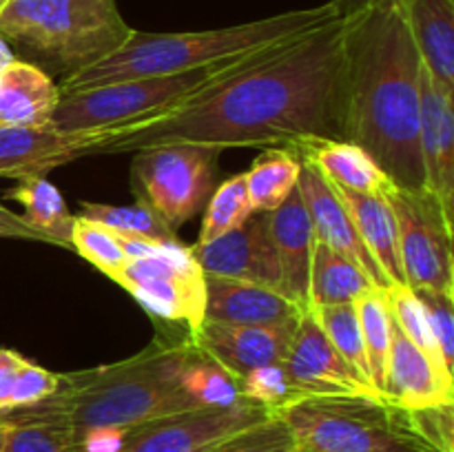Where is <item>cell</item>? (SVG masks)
Instances as JSON below:
<instances>
[{"mask_svg": "<svg viewBox=\"0 0 454 452\" xmlns=\"http://www.w3.org/2000/svg\"><path fill=\"white\" fill-rule=\"evenodd\" d=\"M344 18L273 44L235 78L180 109L98 131L91 155H122L171 142L224 149L344 140Z\"/></svg>", "mask_w": 454, "mask_h": 452, "instance_id": "6da1fadb", "label": "cell"}, {"mask_svg": "<svg viewBox=\"0 0 454 452\" xmlns=\"http://www.w3.org/2000/svg\"><path fill=\"white\" fill-rule=\"evenodd\" d=\"M421 66L399 0H377L344 18V140L362 146L399 189H426Z\"/></svg>", "mask_w": 454, "mask_h": 452, "instance_id": "7a4b0ae2", "label": "cell"}, {"mask_svg": "<svg viewBox=\"0 0 454 452\" xmlns=\"http://www.w3.org/2000/svg\"><path fill=\"white\" fill-rule=\"evenodd\" d=\"M195 348L191 337H158L133 357L60 372V388L51 399L69 419L75 448L93 428L129 430L160 417L198 410L182 381Z\"/></svg>", "mask_w": 454, "mask_h": 452, "instance_id": "3957f363", "label": "cell"}, {"mask_svg": "<svg viewBox=\"0 0 454 452\" xmlns=\"http://www.w3.org/2000/svg\"><path fill=\"white\" fill-rule=\"evenodd\" d=\"M335 18H340V13L331 3H326L319 7L284 12L262 20L222 27V29L171 31V34L133 31L131 38L118 51L89 69L60 80L58 89L60 93H69L98 84L118 82V80L182 74L195 66L215 65L239 53L297 38Z\"/></svg>", "mask_w": 454, "mask_h": 452, "instance_id": "277c9868", "label": "cell"}, {"mask_svg": "<svg viewBox=\"0 0 454 452\" xmlns=\"http://www.w3.org/2000/svg\"><path fill=\"white\" fill-rule=\"evenodd\" d=\"M133 31L115 0H9L0 13L13 58L58 82L109 58Z\"/></svg>", "mask_w": 454, "mask_h": 452, "instance_id": "5b68a950", "label": "cell"}, {"mask_svg": "<svg viewBox=\"0 0 454 452\" xmlns=\"http://www.w3.org/2000/svg\"><path fill=\"white\" fill-rule=\"evenodd\" d=\"M273 47V44H270ZM270 47L239 53L215 65L195 66L182 74L149 75V78L118 80V82L98 84L60 93L51 124L65 133L106 131V129L127 127L140 120L158 118L173 109H180L200 93L217 87L224 80L235 78L247 66L260 60Z\"/></svg>", "mask_w": 454, "mask_h": 452, "instance_id": "8992f818", "label": "cell"}, {"mask_svg": "<svg viewBox=\"0 0 454 452\" xmlns=\"http://www.w3.org/2000/svg\"><path fill=\"white\" fill-rule=\"evenodd\" d=\"M297 452H434L403 408L380 397H301L273 412Z\"/></svg>", "mask_w": 454, "mask_h": 452, "instance_id": "52a82bcc", "label": "cell"}, {"mask_svg": "<svg viewBox=\"0 0 454 452\" xmlns=\"http://www.w3.org/2000/svg\"><path fill=\"white\" fill-rule=\"evenodd\" d=\"M133 155L131 180L137 202L153 208L176 233L202 211L215 191L220 146L171 142Z\"/></svg>", "mask_w": 454, "mask_h": 452, "instance_id": "ba28073f", "label": "cell"}, {"mask_svg": "<svg viewBox=\"0 0 454 452\" xmlns=\"http://www.w3.org/2000/svg\"><path fill=\"white\" fill-rule=\"evenodd\" d=\"M395 213L406 284L412 291H439L454 295L452 226L442 202L428 189H384Z\"/></svg>", "mask_w": 454, "mask_h": 452, "instance_id": "9c48e42d", "label": "cell"}, {"mask_svg": "<svg viewBox=\"0 0 454 452\" xmlns=\"http://www.w3.org/2000/svg\"><path fill=\"white\" fill-rule=\"evenodd\" d=\"M111 279L151 315L184 323L191 337L204 323V273L180 239L160 242L151 255L129 260Z\"/></svg>", "mask_w": 454, "mask_h": 452, "instance_id": "30bf717a", "label": "cell"}, {"mask_svg": "<svg viewBox=\"0 0 454 452\" xmlns=\"http://www.w3.org/2000/svg\"><path fill=\"white\" fill-rule=\"evenodd\" d=\"M273 417L248 399L224 408H198L133 425L124 433L120 452H208L238 430Z\"/></svg>", "mask_w": 454, "mask_h": 452, "instance_id": "8fae6325", "label": "cell"}, {"mask_svg": "<svg viewBox=\"0 0 454 452\" xmlns=\"http://www.w3.org/2000/svg\"><path fill=\"white\" fill-rule=\"evenodd\" d=\"M282 368L300 399L346 397V394L380 397L375 388L368 386L337 353L310 310L297 322Z\"/></svg>", "mask_w": 454, "mask_h": 452, "instance_id": "7c38bea8", "label": "cell"}, {"mask_svg": "<svg viewBox=\"0 0 454 452\" xmlns=\"http://www.w3.org/2000/svg\"><path fill=\"white\" fill-rule=\"evenodd\" d=\"M204 275L257 284L279 292V261L269 229V213H253L242 226L208 244L191 246Z\"/></svg>", "mask_w": 454, "mask_h": 452, "instance_id": "4fadbf2b", "label": "cell"}, {"mask_svg": "<svg viewBox=\"0 0 454 452\" xmlns=\"http://www.w3.org/2000/svg\"><path fill=\"white\" fill-rule=\"evenodd\" d=\"M297 186H300L306 211H309L310 222H313L317 242L326 244L328 248H333V251H337L340 255H344L346 260L355 261L380 291L386 292L388 288H393L390 286L388 277L384 275V270L380 269L375 257L371 255L366 244L359 238L353 217H350V213L346 211V207L341 204L335 186H333L313 164L306 162V160H301V171Z\"/></svg>", "mask_w": 454, "mask_h": 452, "instance_id": "5bb4252c", "label": "cell"}, {"mask_svg": "<svg viewBox=\"0 0 454 452\" xmlns=\"http://www.w3.org/2000/svg\"><path fill=\"white\" fill-rule=\"evenodd\" d=\"M297 322L270 326L204 322L191 339L204 355L215 359L235 381H239L255 368L284 362Z\"/></svg>", "mask_w": 454, "mask_h": 452, "instance_id": "9a60e30c", "label": "cell"}, {"mask_svg": "<svg viewBox=\"0 0 454 452\" xmlns=\"http://www.w3.org/2000/svg\"><path fill=\"white\" fill-rule=\"evenodd\" d=\"M98 131L65 133L51 122L40 127L0 124V177L44 175L71 160L91 155Z\"/></svg>", "mask_w": 454, "mask_h": 452, "instance_id": "2e32d148", "label": "cell"}, {"mask_svg": "<svg viewBox=\"0 0 454 452\" xmlns=\"http://www.w3.org/2000/svg\"><path fill=\"white\" fill-rule=\"evenodd\" d=\"M419 149L426 189L454 222V93L439 87L426 66H421Z\"/></svg>", "mask_w": 454, "mask_h": 452, "instance_id": "e0dca14e", "label": "cell"}, {"mask_svg": "<svg viewBox=\"0 0 454 452\" xmlns=\"http://www.w3.org/2000/svg\"><path fill=\"white\" fill-rule=\"evenodd\" d=\"M269 229L279 261V292L301 313L310 310V264L317 238L300 186L269 213Z\"/></svg>", "mask_w": 454, "mask_h": 452, "instance_id": "ac0fdd59", "label": "cell"}, {"mask_svg": "<svg viewBox=\"0 0 454 452\" xmlns=\"http://www.w3.org/2000/svg\"><path fill=\"white\" fill-rule=\"evenodd\" d=\"M386 401L395 403L403 410H419V408H433L454 401L452 377H448L424 350L417 348L395 326V322L393 337H390Z\"/></svg>", "mask_w": 454, "mask_h": 452, "instance_id": "d6986e66", "label": "cell"}, {"mask_svg": "<svg viewBox=\"0 0 454 452\" xmlns=\"http://www.w3.org/2000/svg\"><path fill=\"white\" fill-rule=\"evenodd\" d=\"M204 288H207L204 322L270 326V323H293L304 315L282 292L257 284L204 275Z\"/></svg>", "mask_w": 454, "mask_h": 452, "instance_id": "ffe728a7", "label": "cell"}, {"mask_svg": "<svg viewBox=\"0 0 454 452\" xmlns=\"http://www.w3.org/2000/svg\"><path fill=\"white\" fill-rule=\"evenodd\" d=\"M426 71L454 93V0H399Z\"/></svg>", "mask_w": 454, "mask_h": 452, "instance_id": "44dd1931", "label": "cell"}, {"mask_svg": "<svg viewBox=\"0 0 454 452\" xmlns=\"http://www.w3.org/2000/svg\"><path fill=\"white\" fill-rule=\"evenodd\" d=\"M60 102V89L29 62L13 58L0 71V124L13 127H40L51 122Z\"/></svg>", "mask_w": 454, "mask_h": 452, "instance_id": "7402d4cb", "label": "cell"}, {"mask_svg": "<svg viewBox=\"0 0 454 452\" xmlns=\"http://www.w3.org/2000/svg\"><path fill=\"white\" fill-rule=\"evenodd\" d=\"M341 204L350 213L357 229L359 238L366 244L371 255L384 270L390 286H408L406 275H403L402 257H399V239H397V222L386 199L384 191L381 193H355V191L337 189Z\"/></svg>", "mask_w": 454, "mask_h": 452, "instance_id": "603a6c76", "label": "cell"}, {"mask_svg": "<svg viewBox=\"0 0 454 452\" xmlns=\"http://www.w3.org/2000/svg\"><path fill=\"white\" fill-rule=\"evenodd\" d=\"M3 452H74V430L51 397L0 415Z\"/></svg>", "mask_w": 454, "mask_h": 452, "instance_id": "cb8c5ba5", "label": "cell"}, {"mask_svg": "<svg viewBox=\"0 0 454 452\" xmlns=\"http://www.w3.org/2000/svg\"><path fill=\"white\" fill-rule=\"evenodd\" d=\"M291 151L313 164L337 189L355 191V193H381L390 184L375 160L353 142L309 140Z\"/></svg>", "mask_w": 454, "mask_h": 452, "instance_id": "d4e9b609", "label": "cell"}, {"mask_svg": "<svg viewBox=\"0 0 454 452\" xmlns=\"http://www.w3.org/2000/svg\"><path fill=\"white\" fill-rule=\"evenodd\" d=\"M7 198L25 208L27 224L51 242V246L71 248V230L75 215H71L65 198L47 175H29L16 180ZM74 251V248H71Z\"/></svg>", "mask_w": 454, "mask_h": 452, "instance_id": "484cf974", "label": "cell"}, {"mask_svg": "<svg viewBox=\"0 0 454 452\" xmlns=\"http://www.w3.org/2000/svg\"><path fill=\"white\" fill-rule=\"evenodd\" d=\"M380 291L355 261L317 242L310 264V310L322 306L355 304L359 297Z\"/></svg>", "mask_w": 454, "mask_h": 452, "instance_id": "4316f807", "label": "cell"}, {"mask_svg": "<svg viewBox=\"0 0 454 452\" xmlns=\"http://www.w3.org/2000/svg\"><path fill=\"white\" fill-rule=\"evenodd\" d=\"M301 160L295 151L273 146L266 149L244 173L251 207L255 213H270L282 207L300 180Z\"/></svg>", "mask_w": 454, "mask_h": 452, "instance_id": "83f0119b", "label": "cell"}, {"mask_svg": "<svg viewBox=\"0 0 454 452\" xmlns=\"http://www.w3.org/2000/svg\"><path fill=\"white\" fill-rule=\"evenodd\" d=\"M60 388V372L29 362L12 348H0V415L44 401Z\"/></svg>", "mask_w": 454, "mask_h": 452, "instance_id": "f1b7e54d", "label": "cell"}, {"mask_svg": "<svg viewBox=\"0 0 454 452\" xmlns=\"http://www.w3.org/2000/svg\"><path fill=\"white\" fill-rule=\"evenodd\" d=\"M359 328H362L364 348H366L371 384L381 399H386V379H388L390 337H393V319H390L388 300L384 291H372L355 301Z\"/></svg>", "mask_w": 454, "mask_h": 452, "instance_id": "f546056e", "label": "cell"}, {"mask_svg": "<svg viewBox=\"0 0 454 452\" xmlns=\"http://www.w3.org/2000/svg\"><path fill=\"white\" fill-rule=\"evenodd\" d=\"M80 217L98 222L118 235H133V238L158 239V242H173L177 233L146 204L136 202L129 207L102 202H80Z\"/></svg>", "mask_w": 454, "mask_h": 452, "instance_id": "4dcf8cb0", "label": "cell"}, {"mask_svg": "<svg viewBox=\"0 0 454 452\" xmlns=\"http://www.w3.org/2000/svg\"><path fill=\"white\" fill-rule=\"evenodd\" d=\"M313 317L317 319L319 328L328 337L337 353L344 357V362L366 381L371 384V372H368L366 348H364L362 328H359L357 310L355 304H337V306H322V308L310 310ZM377 393V390H375Z\"/></svg>", "mask_w": 454, "mask_h": 452, "instance_id": "1f68e13d", "label": "cell"}, {"mask_svg": "<svg viewBox=\"0 0 454 452\" xmlns=\"http://www.w3.org/2000/svg\"><path fill=\"white\" fill-rule=\"evenodd\" d=\"M251 198L247 191V177L244 173L229 177L222 182L211 193L207 202V213H204L202 229H200L198 244H208L220 235L242 226L248 217L253 215Z\"/></svg>", "mask_w": 454, "mask_h": 452, "instance_id": "d6a6232c", "label": "cell"}, {"mask_svg": "<svg viewBox=\"0 0 454 452\" xmlns=\"http://www.w3.org/2000/svg\"><path fill=\"white\" fill-rule=\"evenodd\" d=\"M184 388L200 408H224L239 401L238 381L208 355L195 348L184 368Z\"/></svg>", "mask_w": 454, "mask_h": 452, "instance_id": "836d02e7", "label": "cell"}, {"mask_svg": "<svg viewBox=\"0 0 454 452\" xmlns=\"http://www.w3.org/2000/svg\"><path fill=\"white\" fill-rule=\"evenodd\" d=\"M71 248H74L80 257L91 261V264L96 266L98 270H102L109 279L129 261L122 238H120L118 233H114V230L106 229V226L80 215L74 220Z\"/></svg>", "mask_w": 454, "mask_h": 452, "instance_id": "e575fe53", "label": "cell"}, {"mask_svg": "<svg viewBox=\"0 0 454 452\" xmlns=\"http://www.w3.org/2000/svg\"><path fill=\"white\" fill-rule=\"evenodd\" d=\"M386 300H388L390 317H393L395 326L412 341L419 350H424L448 377H452L450 372L446 370L442 362V355H439L437 341L433 337V328H430L428 315H426L424 304H421L419 297L415 295V291L408 286H393L386 291Z\"/></svg>", "mask_w": 454, "mask_h": 452, "instance_id": "d590c367", "label": "cell"}, {"mask_svg": "<svg viewBox=\"0 0 454 452\" xmlns=\"http://www.w3.org/2000/svg\"><path fill=\"white\" fill-rule=\"evenodd\" d=\"M208 452H297V446L284 421L273 415L222 439Z\"/></svg>", "mask_w": 454, "mask_h": 452, "instance_id": "8d00e7d4", "label": "cell"}, {"mask_svg": "<svg viewBox=\"0 0 454 452\" xmlns=\"http://www.w3.org/2000/svg\"><path fill=\"white\" fill-rule=\"evenodd\" d=\"M238 390L239 397L248 399L253 403H260V406H264L270 412L279 410L286 403L300 399L295 390L291 388V384H288L282 363L255 368V370H251L238 381Z\"/></svg>", "mask_w": 454, "mask_h": 452, "instance_id": "74e56055", "label": "cell"}, {"mask_svg": "<svg viewBox=\"0 0 454 452\" xmlns=\"http://www.w3.org/2000/svg\"><path fill=\"white\" fill-rule=\"evenodd\" d=\"M428 315L433 337L446 370L454 375V295L439 291H415Z\"/></svg>", "mask_w": 454, "mask_h": 452, "instance_id": "f35d334b", "label": "cell"}, {"mask_svg": "<svg viewBox=\"0 0 454 452\" xmlns=\"http://www.w3.org/2000/svg\"><path fill=\"white\" fill-rule=\"evenodd\" d=\"M415 433L434 452H454V401L408 410Z\"/></svg>", "mask_w": 454, "mask_h": 452, "instance_id": "ab89813d", "label": "cell"}, {"mask_svg": "<svg viewBox=\"0 0 454 452\" xmlns=\"http://www.w3.org/2000/svg\"><path fill=\"white\" fill-rule=\"evenodd\" d=\"M0 239H25V242H40V244H51L44 235L38 230L31 229L22 215H16L9 211L4 204H0Z\"/></svg>", "mask_w": 454, "mask_h": 452, "instance_id": "60d3db41", "label": "cell"}, {"mask_svg": "<svg viewBox=\"0 0 454 452\" xmlns=\"http://www.w3.org/2000/svg\"><path fill=\"white\" fill-rule=\"evenodd\" d=\"M124 433L120 428H93L82 434L78 443L80 452H120L124 443Z\"/></svg>", "mask_w": 454, "mask_h": 452, "instance_id": "b9f144b4", "label": "cell"}, {"mask_svg": "<svg viewBox=\"0 0 454 452\" xmlns=\"http://www.w3.org/2000/svg\"><path fill=\"white\" fill-rule=\"evenodd\" d=\"M372 3H377V0H331V4L337 9L340 18L353 16V13L362 12V9H366Z\"/></svg>", "mask_w": 454, "mask_h": 452, "instance_id": "7bdbcfd3", "label": "cell"}, {"mask_svg": "<svg viewBox=\"0 0 454 452\" xmlns=\"http://www.w3.org/2000/svg\"><path fill=\"white\" fill-rule=\"evenodd\" d=\"M12 60H13V51H12V49H9L7 40H4L3 35H0V71H3L4 66H7Z\"/></svg>", "mask_w": 454, "mask_h": 452, "instance_id": "ee69618b", "label": "cell"}, {"mask_svg": "<svg viewBox=\"0 0 454 452\" xmlns=\"http://www.w3.org/2000/svg\"><path fill=\"white\" fill-rule=\"evenodd\" d=\"M7 4H9V0H0V13H3V9L7 7Z\"/></svg>", "mask_w": 454, "mask_h": 452, "instance_id": "f6af8a7d", "label": "cell"}, {"mask_svg": "<svg viewBox=\"0 0 454 452\" xmlns=\"http://www.w3.org/2000/svg\"><path fill=\"white\" fill-rule=\"evenodd\" d=\"M0 452H3V448H0Z\"/></svg>", "mask_w": 454, "mask_h": 452, "instance_id": "bcb514c9", "label": "cell"}]
</instances>
